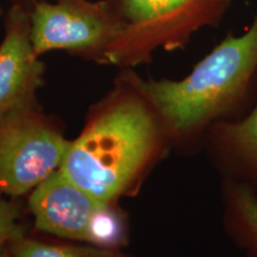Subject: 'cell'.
Instances as JSON below:
<instances>
[{
    "mask_svg": "<svg viewBox=\"0 0 257 257\" xmlns=\"http://www.w3.org/2000/svg\"><path fill=\"white\" fill-rule=\"evenodd\" d=\"M170 152L162 121L135 83L133 69H121L89 107L60 170L99 200L118 205L138 194Z\"/></svg>",
    "mask_w": 257,
    "mask_h": 257,
    "instance_id": "obj_1",
    "label": "cell"
},
{
    "mask_svg": "<svg viewBox=\"0 0 257 257\" xmlns=\"http://www.w3.org/2000/svg\"><path fill=\"white\" fill-rule=\"evenodd\" d=\"M133 78L159 114L172 152H201L212 128L239 120L257 100V12L243 34L224 37L185 78L143 79L134 69Z\"/></svg>",
    "mask_w": 257,
    "mask_h": 257,
    "instance_id": "obj_2",
    "label": "cell"
},
{
    "mask_svg": "<svg viewBox=\"0 0 257 257\" xmlns=\"http://www.w3.org/2000/svg\"><path fill=\"white\" fill-rule=\"evenodd\" d=\"M28 195L38 232L104 248L127 245V223L119 205L99 200L60 169Z\"/></svg>",
    "mask_w": 257,
    "mask_h": 257,
    "instance_id": "obj_3",
    "label": "cell"
},
{
    "mask_svg": "<svg viewBox=\"0 0 257 257\" xmlns=\"http://www.w3.org/2000/svg\"><path fill=\"white\" fill-rule=\"evenodd\" d=\"M30 11L31 41L38 56L50 51L106 66V53L127 19L123 0H38Z\"/></svg>",
    "mask_w": 257,
    "mask_h": 257,
    "instance_id": "obj_4",
    "label": "cell"
},
{
    "mask_svg": "<svg viewBox=\"0 0 257 257\" xmlns=\"http://www.w3.org/2000/svg\"><path fill=\"white\" fill-rule=\"evenodd\" d=\"M70 140L40 102L0 117V194L17 199L62 166Z\"/></svg>",
    "mask_w": 257,
    "mask_h": 257,
    "instance_id": "obj_5",
    "label": "cell"
},
{
    "mask_svg": "<svg viewBox=\"0 0 257 257\" xmlns=\"http://www.w3.org/2000/svg\"><path fill=\"white\" fill-rule=\"evenodd\" d=\"M232 0H185L165 14L140 23L127 24L106 53V66L134 69L153 61L163 49H184L204 28H216Z\"/></svg>",
    "mask_w": 257,
    "mask_h": 257,
    "instance_id": "obj_6",
    "label": "cell"
},
{
    "mask_svg": "<svg viewBox=\"0 0 257 257\" xmlns=\"http://www.w3.org/2000/svg\"><path fill=\"white\" fill-rule=\"evenodd\" d=\"M4 29L0 43V117L38 102V91L46 82V64L31 41L29 9L11 4Z\"/></svg>",
    "mask_w": 257,
    "mask_h": 257,
    "instance_id": "obj_7",
    "label": "cell"
},
{
    "mask_svg": "<svg viewBox=\"0 0 257 257\" xmlns=\"http://www.w3.org/2000/svg\"><path fill=\"white\" fill-rule=\"evenodd\" d=\"M204 152L221 180L257 188V100L239 120L212 128Z\"/></svg>",
    "mask_w": 257,
    "mask_h": 257,
    "instance_id": "obj_8",
    "label": "cell"
},
{
    "mask_svg": "<svg viewBox=\"0 0 257 257\" xmlns=\"http://www.w3.org/2000/svg\"><path fill=\"white\" fill-rule=\"evenodd\" d=\"M221 226L234 248L245 257H257V188L221 180Z\"/></svg>",
    "mask_w": 257,
    "mask_h": 257,
    "instance_id": "obj_9",
    "label": "cell"
},
{
    "mask_svg": "<svg viewBox=\"0 0 257 257\" xmlns=\"http://www.w3.org/2000/svg\"><path fill=\"white\" fill-rule=\"evenodd\" d=\"M8 246L14 257H138L123 248H104L73 240L35 236L24 232Z\"/></svg>",
    "mask_w": 257,
    "mask_h": 257,
    "instance_id": "obj_10",
    "label": "cell"
},
{
    "mask_svg": "<svg viewBox=\"0 0 257 257\" xmlns=\"http://www.w3.org/2000/svg\"><path fill=\"white\" fill-rule=\"evenodd\" d=\"M21 219V204L15 198L0 194V246L27 232Z\"/></svg>",
    "mask_w": 257,
    "mask_h": 257,
    "instance_id": "obj_11",
    "label": "cell"
},
{
    "mask_svg": "<svg viewBox=\"0 0 257 257\" xmlns=\"http://www.w3.org/2000/svg\"><path fill=\"white\" fill-rule=\"evenodd\" d=\"M185 0H123L127 24L140 23L165 14Z\"/></svg>",
    "mask_w": 257,
    "mask_h": 257,
    "instance_id": "obj_12",
    "label": "cell"
},
{
    "mask_svg": "<svg viewBox=\"0 0 257 257\" xmlns=\"http://www.w3.org/2000/svg\"><path fill=\"white\" fill-rule=\"evenodd\" d=\"M36 2H38V0H11V4H21L30 10Z\"/></svg>",
    "mask_w": 257,
    "mask_h": 257,
    "instance_id": "obj_13",
    "label": "cell"
},
{
    "mask_svg": "<svg viewBox=\"0 0 257 257\" xmlns=\"http://www.w3.org/2000/svg\"><path fill=\"white\" fill-rule=\"evenodd\" d=\"M0 257H14V256H12L11 251H10L8 244L0 246Z\"/></svg>",
    "mask_w": 257,
    "mask_h": 257,
    "instance_id": "obj_14",
    "label": "cell"
},
{
    "mask_svg": "<svg viewBox=\"0 0 257 257\" xmlns=\"http://www.w3.org/2000/svg\"><path fill=\"white\" fill-rule=\"evenodd\" d=\"M0 14H2V10H0Z\"/></svg>",
    "mask_w": 257,
    "mask_h": 257,
    "instance_id": "obj_15",
    "label": "cell"
}]
</instances>
